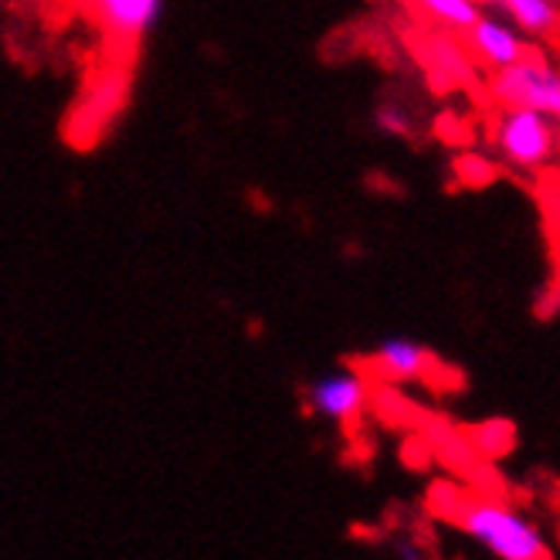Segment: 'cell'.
Segmentation results:
<instances>
[{
    "mask_svg": "<svg viewBox=\"0 0 560 560\" xmlns=\"http://www.w3.org/2000/svg\"><path fill=\"white\" fill-rule=\"evenodd\" d=\"M479 4H492V0H479Z\"/></svg>",
    "mask_w": 560,
    "mask_h": 560,
    "instance_id": "obj_14",
    "label": "cell"
},
{
    "mask_svg": "<svg viewBox=\"0 0 560 560\" xmlns=\"http://www.w3.org/2000/svg\"><path fill=\"white\" fill-rule=\"evenodd\" d=\"M455 167H458V177H463L466 184H486V180L497 177V167H492L486 156H463Z\"/></svg>",
    "mask_w": 560,
    "mask_h": 560,
    "instance_id": "obj_13",
    "label": "cell"
},
{
    "mask_svg": "<svg viewBox=\"0 0 560 560\" xmlns=\"http://www.w3.org/2000/svg\"><path fill=\"white\" fill-rule=\"evenodd\" d=\"M303 401L306 411L323 418V421H334V424H353L360 415L368 411L371 401V387L368 377L357 374L350 368L343 371H326L319 377H313L303 390Z\"/></svg>",
    "mask_w": 560,
    "mask_h": 560,
    "instance_id": "obj_4",
    "label": "cell"
},
{
    "mask_svg": "<svg viewBox=\"0 0 560 560\" xmlns=\"http://www.w3.org/2000/svg\"><path fill=\"white\" fill-rule=\"evenodd\" d=\"M411 4L445 31H466L482 14L479 0H411Z\"/></svg>",
    "mask_w": 560,
    "mask_h": 560,
    "instance_id": "obj_11",
    "label": "cell"
},
{
    "mask_svg": "<svg viewBox=\"0 0 560 560\" xmlns=\"http://www.w3.org/2000/svg\"><path fill=\"white\" fill-rule=\"evenodd\" d=\"M445 513L469 540H476L486 553L500 560H547L550 557V544L540 526L534 520H526L510 503L469 497V500H455Z\"/></svg>",
    "mask_w": 560,
    "mask_h": 560,
    "instance_id": "obj_1",
    "label": "cell"
},
{
    "mask_svg": "<svg viewBox=\"0 0 560 560\" xmlns=\"http://www.w3.org/2000/svg\"><path fill=\"white\" fill-rule=\"evenodd\" d=\"M557 4H560V0H557Z\"/></svg>",
    "mask_w": 560,
    "mask_h": 560,
    "instance_id": "obj_15",
    "label": "cell"
},
{
    "mask_svg": "<svg viewBox=\"0 0 560 560\" xmlns=\"http://www.w3.org/2000/svg\"><path fill=\"white\" fill-rule=\"evenodd\" d=\"M418 58L435 79H445V82L469 79V55L455 45L452 35H428L418 45Z\"/></svg>",
    "mask_w": 560,
    "mask_h": 560,
    "instance_id": "obj_10",
    "label": "cell"
},
{
    "mask_svg": "<svg viewBox=\"0 0 560 560\" xmlns=\"http://www.w3.org/2000/svg\"><path fill=\"white\" fill-rule=\"evenodd\" d=\"M371 368L390 381V384H411V381H421L432 374L435 368V353L428 350L424 343L418 340H408V337H387L374 357H371Z\"/></svg>",
    "mask_w": 560,
    "mask_h": 560,
    "instance_id": "obj_7",
    "label": "cell"
},
{
    "mask_svg": "<svg viewBox=\"0 0 560 560\" xmlns=\"http://www.w3.org/2000/svg\"><path fill=\"white\" fill-rule=\"evenodd\" d=\"M374 122H377L381 133H387V137H408L411 133V116L401 106H381Z\"/></svg>",
    "mask_w": 560,
    "mask_h": 560,
    "instance_id": "obj_12",
    "label": "cell"
},
{
    "mask_svg": "<svg viewBox=\"0 0 560 560\" xmlns=\"http://www.w3.org/2000/svg\"><path fill=\"white\" fill-rule=\"evenodd\" d=\"M469 51L476 61H482L486 69H506V65L520 61L526 51V35L510 21L497 14H479L469 27Z\"/></svg>",
    "mask_w": 560,
    "mask_h": 560,
    "instance_id": "obj_6",
    "label": "cell"
},
{
    "mask_svg": "<svg viewBox=\"0 0 560 560\" xmlns=\"http://www.w3.org/2000/svg\"><path fill=\"white\" fill-rule=\"evenodd\" d=\"M503 18H510L526 38H550L560 31V4L557 0H492Z\"/></svg>",
    "mask_w": 560,
    "mask_h": 560,
    "instance_id": "obj_9",
    "label": "cell"
},
{
    "mask_svg": "<svg viewBox=\"0 0 560 560\" xmlns=\"http://www.w3.org/2000/svg\"><path fill=\"white\" fill-rule=\"evenodd\" d=\"M489 95L500 106L537 109L560 122V69L547 58L523 55L506 69H497L489 82Z\"/></svg>",
    "mask_w": 560,
    "mask_h": 560,
    "instance_id": "obj_3",
    "label": "cell"
},
{
    "mask_svg": "<svg viewBox=\"0 0 560 560\" xmlns=\"http://www.w3.org/2000/svg\"><path fill=\"white\" fill-rule=\"evenodd\" d=\"M122 95H126V79L122 75H106V79H98L85 95H82V103L75 109V126H72V133L75 140H95L103 129L113 122V116L119 113L122 106Z\"/></svg>",
    "mask_w": 560,
    "mask_h": 560,
    "instance_id": "obj_8",
    "label": "cell"
},
{
    "mask_svg": "<svg viewBox=\"0 0 560 560\" xmlns=\"http://www.w3.org/2000/svg\"><path fill=\"white\" fill-rule=\"evenodd\" d=\"M492 143H497L500 156L516 171H540L553 160L560 147V122L537 113V109H520L503 106L497 129H492Z\"/></svg>",
    "mask_w": 560,
    "mask_h": 560,
    "instance_id": "obj_2",
    "label": "cell"
},
{
    "mask_svg": "<svg viewBox=\"0 0 560 560\" xmlns=\"http://www.w3.org/2000/svg\"><path fill=\"white\" fill-rule=\"evenodd\" d=\"M82 11L113 45L133 48L156 27L163 0H82Z\"/></svg>",
    "mask_w": 560,
    "mask_h": 560,
    "instance_id": "obj_5",
    "label": "cell"
}]
</instances>
